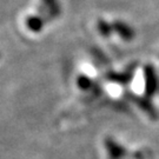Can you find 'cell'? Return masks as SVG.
<instances>
[{
	"label": "cell",
	"mask_w": 159,
	"mask_h": 159,
	"mask_svg": "<svg viewBox=\"0 0 159 159\" xmlns=\"http://www.w3.org/2000/svg\"><path fill=\"white\" fill-rule=\"evenodd\" d=\"M27 26L32 31H39L41 27V21L39 18H30L27 20Z\"/></svg>",
	"instance_id": "cell-1"
}]
</instances>
